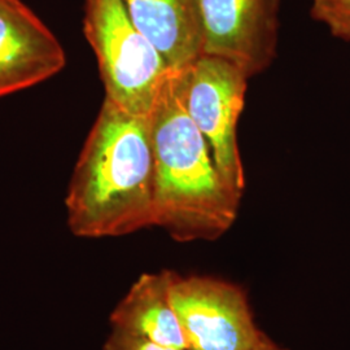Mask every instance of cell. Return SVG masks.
<instances>
[{
    "instance_id": "9c48e42d",
    "label": "cell",
    "mask_w": 350,
    "mask_h": 350,
    "mask_svg": "<svg viewBox=\"0 0 350 350\" xmlns=\"http://www.w3.org/2000/svg\"><path fill=\"white\" fill-rule=\"evenodd\" d=\"M170 270L139 276L111 315L112 328L179 350L187 341L170 301Z\"/></svg>"
},
{
    "instance_id": "277c9868",
    "label": "cell",
    "mask_w": 350,
    "mask_h": 350,
    "mask_svg": "<svg viewBox=\"0 0 350 350\" xmlns=\"http://www.w3.org/2000/svg\"><path fill=\"white\" fill-rule=\"evenodd\" d=\"M174 75L185 109L209 143L219 172L243 195L245 173L238 122L250 78L237 65L212 55H200Z\"/></svg>"
},
{
    "instance_id": "7a4b0ae2",
    "label": "cell",
    "mask_w": 350,
    "mask_h": 350,
    "mask_svg": "<svg viewBox=\"0 0 350 350\" xmlns=\"http://www.w3.org/2000/svg\"><path fill=\"white\" fill-rule=\"evenodd\" d=\"M156 172V226L180 243L224 237L241 193L219 172L212 150L180 100L172 70L150 113Z\"/></svg>"
},
{
    "instance_id": "5b68a950",
    "label": "cell",
    "mask_w": 350,
    "mask_h": 350,
    "mask_svg": "<svg viewBox=\"0 0 350 350\" xmlns=\"http://www.w3.org/2000/svg\"><path fill=\"white\" fill-rule=\"evenodd\" d=\"M169 291L188 350H257L269 338L247 293L231 282L172 271Z\"/></svg>"
},
{
    "instance_id": "3957f363",
    "label": "cell",
    "mask_w": 350,
    "mask_h": 350,
    "mask_svg": "<svg viewBox=\"0 0 350 350\" xmlns=\"http://www.w3.org/2000/svg\"><path fill=\"white\" fill-rule=\"evenodd\" d=\"M83 33L98 60L104 99L150 116L173 69L134 25L122 0H85Z\"/></svg>"
},
{
    "instance_id": "30bf717a",
    "label": "cell",
    "mask_w": 350,
    "mask_h": 350,
    "mask_svg": "<svg viewBox=\"0 0 350 350\" xmlns=\"http://www.w3.org/2000/svg\"><path fill=\"white\" fill-rule=\"evenodd\" d=\"M310 14L332 37L350 42V0H312Z\"/></svg>"
},
{
    "instance_id": "7c38bea8",
    "label": "cell",
    "mask_w": 350,
    "mask_h": 350,
    "mask_svg": "<svg viewBox=\"0 0 350 350\" xmlns=\"http://www.w3.org/2000/svg\"><path fill=\"white\" fill-rule=\"evenodd\" d=\"M257 350H289L286 349V348H282L280 345H278L275 344L271 338H269L265 342H263L262 345L258 348Z\"/></svg>"
},
{
    "instance_id": "8fae6325",
    "label": "cell",
    "mask_w": 350,
    "mask_h": 350,
    "mask_svg": "<svg viewBox=\"0 0 350 350\" xmlns=\"http://www.w3.org/2000/svg\"><path fill=\"white\" fill-rule=\"evenodd\" d=\"M104 350H179L157 344L150 338H142L129 334L122 329L112 328L109 338H107Z\"/></svg>"
},
{
    "instance_id": "8992f818",
    "label": "cell",
    "mask_w": 350,
    "mask_h": 350,
    "mask_svg": "<svg viewBox=\"0 0 350 350\" xmlns=\"http://www.w3.org/2000/svg\"><path fill=\"white\" fill-rule=\"evenodd\" d=\"M282 0H199L202 55L222 57L253 78L275 60Z\"/></svg>"
},
{
    "instance_id": "ba28073f",
    "label": "cell",
    "mask_w": 350,
    "mask_h": 350,
    "mask_svg": "<svg viewBox=\"0 0 350 350\" xmlns=\"http://www.w3.org/2000/svg\"><path fill=\"white\" fill-rule=\"evenodd\" d=\"M134 25L178 70L202 55L199 0H122Z\"/></svg>"
},
{
    "instance_id": "6da1fadb",
    "label": "cell",
    "mask_w": 350,
    "mask_h": 350,
    "mask_svg": "<svg viewBox=\"0 0 350 350\" xmlns=\"http://www.w3.org/2000/svg\"><path fill=\"white\" fill-rule=\"evenodd\" d=\"M75 237H125L156 226L150 116L104 99L75 163L65 199Z\"/></svg>"
},
{
    "instance_id": "52a82bcc",
    "label": "cell",
    "mask_w": 350,
    "mask_h": 350,
    "mask_svg": "<svg viewBox=\"0 0 350 350\" xmlns=\"http://www.w3.org/2000/svg\"><path fill=\"white\" fill-rule=\"evenodd\" d=\"M63 46L21 0H0V99L63 70Z\"/></svg>"
}]
</instances>
